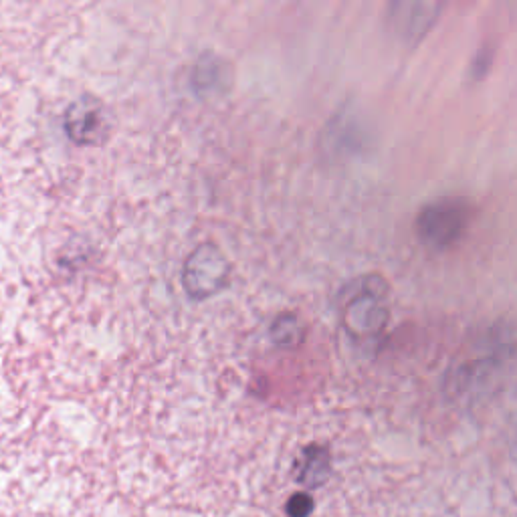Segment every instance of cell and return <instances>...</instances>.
<instances>
[{
  "label": "cell",
  "instance_id": "6da1fadb",
  "mask_svg": "<svg viewBox=\"0 0 517 517\" xmlns=\"http://www.w3.org/2000/svg\"><path fill=\"white\" fill-rule=\"evenodd\" d=\"M469 223H471L469 200L459 196H443L429 202L419 213L415 231L425 245L433 249H447L467 233Z\"/></svg>",
  "mask_w": 517,
  "mask_h": 517
},
{
  "label": "cell",
  "instance_id": "7a4b0ae2",
  "mask_svg": "<svg viewBox=\"0 0 517 517\" xmlns=\"http://www.w3.org/2000/svg\"><path fill=\"white\" fill-rule=\"evenodd\" d=\"M227 255L215 243H200L186 259L182 269V287L196 301L219 295L229 281Z\"/></svg>",
  "mask_w": 517,
  "mask_h": 517
},
{
  "label": "cell",
  "instance_id": "3957f363",
  "mask_svg": "<svg viewBox=\"0 0 517 517\" xmlns=\"http://www.w3.org/2000/svg\"><path fill=\"white\" fill-rule=\"evenodd\" d=\"M374 281H370V287H364L350 295L342 324L344 330L354 338L356 342H372L382 336L386 324H388V307H386V291L384 287L376 289Z\"/></svg>",
  "mask_w": 517,
  "mask_h": 517
},
{
  "label": "cell",
  "instance_id": "277c9868",
  "mask_svg": "<svg viewBox=\"0 0 517 517\" xmlns=\"http://www.w3.org/2000/svg\"><path fill=\"white\" fill-rule=\"evenodd\" d=\"M69 138L81 146H97L110 136L108 112L95 97H79L65 114Z\"/></svg>",
  "mask_w": 517,
  "mask_h": 517
},
{
  "label": "cell",
  "instance_id": "5b68a950",
  "mask_svg": "<svg viewBox=\"0 0 517 517\" xmlns=\"http://www.w3.org/2000/svg\"><path fill=\"white\" fill-rule=\"evenodd\" d=\"M192 83L194 89L204 97L223 95L233 83L231 65L215 53H204L194 65Z\"/></svg>",
  "mask_w": 517,
  "mask_h": 517
},
{
  "label": "cell",
  "instance_id": "8992f818",
  "mask_svg": "<svg viewBox=\"0 0 517 517\" xmlns=\"http://www.w3.org/2000/svg\"><path fill=\"white\" fill-rule=\"evenodd\" d=\"M330 473V453L320 445H309L303 451V459L299 463L297 481L307 487H320Z\"/></svg>",
  "mask_w": 517,
  "mask_h": 517
},
{
  "label": "cell",
  "instance_id": "52a82bcc",
  "mask_svg": "<svg viewBox=\"0 0 517 517\" xmlns=\"http://www.w3.org/2000/svg\"><path fill=\"white\" fill-rule=\"evenodd\" d=\"M271 338L281 348H295L305 338V326L295 314H281L271 326Z\"/></svg>",
  "mask_w": 517,
  "mask_h": 517
},
{
  "label": "cell",
  "instance_id": "ba28073f",
  "mask_svg": "<svg viewBox=\"0 0 517 517\" xmlns=\"http://www.w3.org/2000/svg\"><path fill=\"white\" fill-rule=\"evenodd\" d=\"M312 509H314V497L305 493V491H299V493L291 495L285 503L287 517H309Z\"/></svg>",
  "mask_w": 517,
  "mask_h": 517
}]
</instances>
